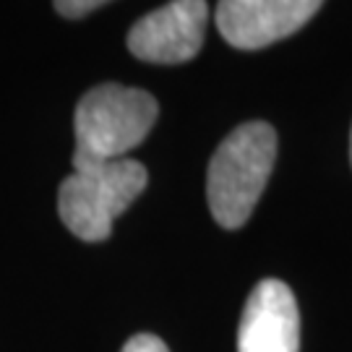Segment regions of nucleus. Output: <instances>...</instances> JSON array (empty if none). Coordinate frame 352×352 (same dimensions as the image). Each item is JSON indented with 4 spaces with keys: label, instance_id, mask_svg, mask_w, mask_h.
Returning a JSON list of instances; mask_svg holds the SVG:
<instances>
[{
    "label": "nucleus",
    "instance_id": "f257e3e1",
    "mask_svg": "<svg viewBox=\"0 0 352 352\" xmlns=\"http://www.w3.org/2000/svg\"><path fill=\"white\" fill-rule=\"evenodd\" d=\"M277 162V131L264 120L235 128L217 151L206 173V199L219 227L238 230L251 219Z\"/></svg>",
    "mask_w": 352,
    "mask_h": 352
},
{
    "label": "nucleus",
    "instance_id": "f03ea898",
    "mask_svg": "<svg viewBox=\"0 0 352 352\" xmlns=\"http://www.w3.org/2000/svg\"><path fill=\"white\" fill-rule=\"evenodd\" d=\"M160 104L144 89L102 84L89 89L76 107L74 170L126 160L157 123Z\"/></svg>",
    "mask_w": 352,
    "mask_h": 352
},
{
    "label": "nucleus",
    "instance_id": "7ed1b4c3",
    "mask_svg": "<svg viewBox=\"0 0 352 352\" xmlns=\"http://www.w3.org/2000/svg\"><path fill=\"white\" fill-rule=\"evenodd\" d=\"M146 180V167L128 157L74 170L58 190V214L78 240H107L113 222L144 193Z\"/></svg>",
    "mask_w": 352,
    "mask_h": 352
},
{
    "label": "nucleus",
    "instance_id": "20e7f679",
    "mask_svg": "<svg viewBox=\"0 0 352 352\" xmlns=\"http://www.w3.org/2000/svg\"><path fill=\"white\" fill-rule=\"evenodd\" d=\"M209 6L204 0H175L141 16L128 32V50L146 63L175 65L196 58L204 45Z\"/></svg>",
    "mask_w": 352,
    "mask_h": 352
},
{
    "label": "nucleus",
    "instance_id": "39448f33",
    "mask_svg": "<svg viewBox=\"0 0 352 352\" xmlns=\"http://www.w3.org/2000/svg\"><path fill=\"white\" fill-rule=\"evenodd\" d=\"M318 8V0H222L214 21L227 45L261 50L302 29Z\"/></svg>",
    "mask_w": 352,
    "mask_h": 352
},
{
    "label": "nucleus",
    "instance_id": "423d86ee",
    "mask_svg": "<svg viewBox=\"0 0 352 352\" xmlns=\"http://www.w3.org/2000/svg\"><path fill=\"white\" fill-rule=\"evenodd\" d=\"M238 352H300V314L285 282L261 279L253 287L240 316Z\"/></svg>",
    "mask_w": 352,
    "mask_h": 352
},
{
    "label": "nucleus",
    "instance_id": "0eeeda50",
    "mask_svg": "<svg viewBox=\"0 0 352 352\" xmlns=\"http://www.w3.org/2000/svg\"><path fill=\"white\" fill-rule=\"evenodd\" d=\"M102 6L104 3H100V0H58L55 3V11L60 13V16H65V19H81V16L97 11Z\"/></svg>",
    "mask_w": 352,
    "mask_h": 352
},
{
    "label": "nucleus",
    "instance_id": "6e6552de",
    "mask_svg": "<svg viewBox=\"0 0 352 352\" xmlns=\"http://www.w3.org/2000/svg\"><path fill=\"white\" fill-rule=\"evenodd\" d=\"M120 352H170V350H167V344H164L160 337H154V334H136V337H131V340L123 344Z\"/></svg>",
    "mask_w": 352,
    "mask_h": 352
},
{
    "label": "nucleus",
    "instance_id": "1a4fd4ad",
    "mask_svg": "<svg viewBox=\"0 0 352 352\" xmlns=\"http://www.w3.org/2000/svg\"><path fill=\"white\" fill-rule=\"evenodd\" d=\"M350 162H352V131H350Z\"/></svg>",
    "mask_w": 352,
    "mask_h": 352
}]
</instances>
